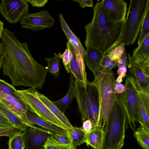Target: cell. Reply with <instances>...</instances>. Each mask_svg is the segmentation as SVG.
I'll return each mask as SVG.
<instances>
[{"mask_svg": "<svg viewBox=\"0 0 149 149\" xmlns=\"http://www.w3.org/2000/svg\"><path fill=\"white\" fill-rule=\"evenodd\" d=\"M3 57V51L2 43L0 42V69L2 66V64Z\"/></svg>", "mask_w": 149, "mask_h": 149, "instance_id": "obj_42", "label": "cell"}, {"mask_svg": "<svg viewBox=\"0 0 149 149\" xmlns=\"http://www.w3.org/2000/svg\"><path fill=\"white\" fill-rule=\"evenodd\" d=\"M20 130L12 124L0 121V136L10 137Z\"/></svg>", "mask_w": 149, "mask_h": 149, "instance_id": "obj_31", "label": "cell"}, {"mask_svg": "<svg viewBox=\"0 0 149 149\" xmlns=\"http://www.w3.org/2000/svg\"><path fill=\"white\" fill-rule=\"evenodd\" d=\"M53 138L61 143L72 145L71 140L67 132L66 133L64 134L55 133Z\"/></svg>", "mask_w": 149, "mask_h": 149, "instance_id": "obj_35", "label": "cell"}, {"mask_svg": "<svg viewBox=\"0 0 149 149\" xmlns=\"http://www.w3.org/2000/svg\"><path fill=\"white\" fill-rule=\"evenodd\" d=\"M38 96L41 101L46 105L50 111L63 123L71 130L73 128L68 120L59 109L53 102L51 101L47 97L38 92Z\"/></svg>", "mask_w": 149, "mask_h": 149, "instance_id": "obj_21", "label": "cell"}, {"mask_svg": "<svg viewBox=\"0 0 149 149\" xmlns=\"http://www.w3.org/2000/svg\"><path fill=\"white\" fill-rule=\"evenodd\" d=\"M149 0H131L125 21L121 43L125 45L135 42L148 8Z\"/></svg>", "mask_w": 149, "mask_h": 149, "instance_id": "obj_6", "label": "cell"}, {"mask_svg": "<svg viewBox=\"0 0 149 149\" xmlns=\"http://www.w3.org/2000/svg\"><path fill=\"white\" fill-rule=\"evenodd\" d=\"M128 58L126 78L134 79L139 91L149 93V57H131L129 54Z\"/></svg>", "mask_w": 149, "mask_h": 149, "instance_id": "obj_9", "label": "cell"}, {"mask_svg": "<svg viewBox=\"0 0 149 149\" xmlns=\"http://www.w3.org/2000/svg\"><path fill=\"white\" fill-rule=\"evenodd\" d=\"M22 131L20 130L9 137L8 143L9 149H24V141L22 137Z\"/></svg>", "mask_w": 149, "mask_h": 149, "instance_id": "obj_26", "label": "cell"}, {"mask_svg": "<svg viewBox=\"0 0 149 149\" xmlns=\"http://www.w3.org/2000/svg\"><path fill=\"white\" fill-rule=\"evenodd\" d=\"M0 121L5 123L12 124L10 121L8 120V119L3 114L0 112Z\"/></svg>", "mask_w": 149, "mask_h": 149, "instance_id": "obj_43", "label": "cell"}, {"mask_svg": "<svg viewBox=\"0 0 149 149\" xmlns=\"http://www.w3.org/2000/svg\"><path fill=\"white\" fill-rule=\"evenodd\" d=\"M74 91L82 122L89 120L93 127L96 126L99 110V95L97 88L89 81L84 87L75 79Z\"/></svg>", "mask_w": 149, "mask_h": 149, "instance_id": "obj_5", "label": "cell"}, {"mask_svg": "<svg viewBox=\"0 0 149 149\" xmlns=\"http://www.w3.org/2000/svg\"><path fill=\"white\" fill-rule=\"evenodd\" d=\"M60 58L62 59L63 65L67 72L69 65L72 58V53L68 46H67V48L64 52L61 55Z\"/></svg>", "mask_w": 149, "mask_h": 149, "instance_id": "obj_34", "label": "cell"}, {"mask_svg": "<svg viewBox=\"0 0 149 149\" xmlns=\"http://www.w3.org/2000/svg\"><path fill=\"white\" fill-rule=\"evenodd\" d=\"M16 89L9 84L0 90V102L5 105L18 116L27 126H33L34 124L27 119L26 113L29 111L26 104L15 93Z\"/></svg>", "mask_w": 149, "mask_h": 149, "instance_id": "obj_10", "label": "cell"}, {"mask_svg": "<svg viewBox=\"0 0 149 149\" xmlns=\"http://www.w3.org/2000/svg\"><path fill=\"white\" fill-rule=\"evenodd\" d=\"M127 9V3L123 0H102V13L111 21L125 22Z\"/></svg>", "mask_w": 149, "mask_h": 149, "instance_id": "obj_14", "label": "cell"}, {"mask_svg": "<svg viewBox=\"0 0 149 149\" xmlns=\"http://www.w3.org/2000/svg\"><path fill=\"white\" fill-rule=\"evenodd\" d=\"M125 46L124 43L120 44L112 49L108 55L112 60L115 61L125 51Z\"/></svg>", "mask_w": 149, "mask_h": 149, "instance_id": "obj_32", "label": "cell"}, {"mask_svg": "<svg viewBox=\"0 0 149 149\" xmlns=\"http://www.w3.org/2000/svg\"><path fill=\"white\" fill-rule=\"evenodd\" d=\"M74 1L78 3L80 6L83 8L87 7H93V5L92 0H73Z\"/></svg>", "mask_w": 149, "mask_h": 149, "instance_id": "obj_38", "label": "cell"}, {"mask_svg": "<svg viewBox=\"0 0 149 149\" xmlns=\"http://www.w3.org/2000/svg\"><path fill=\"white\" fill-rule=\"evenodd\" d=\"M20 22L22 27L35 31L53 27L55 20L48 11L44 10L35 13L28 12Z\"/></svg>", "mask_w": 149, "mask_h": 149, "instance_id": "obj_13", "label": "cell"}, {"mask_svg": "<svg viewBox=\"0 0 149 149\" xmlns=\"http://www.w3.org/2000/svg\"><path fill=\"white\" fill-rule=\"evenodd\" d=\"M126 90V88L125 85L121 83L116 82L114 87V92L115 94H120Z\"/></svg>", "mask_w": 149, "mask_h": 149, "instance_id": "obj_39", "label": "cell"}, {"mask_svg": "<svg viewBox=\"0 0 149 149\" xmlns=\"http://www.w3.org/2000/svg\"><path fill=\"white\" fill-rule=\"evenodd\" d=\"M38 92L36 89L33 88L15 90L17 96L27 106L29 111L63 130L70 131L41 101L38 96Z\"/></svg>", "mask_w": 149, "mask_h": 149, "instance_id": "obj_7", "label": "cell"}, {"mask_svg": "<svg viewBox=\"0 0 149 149\" xmlns=\"http://www.w3.org/2000/svg\"><path fill=\"white\" fill-rule=\"evenodd\" d=\"M137 109L139 123L143 129L149 132V93L138 91Z\"/></svg>", "mask_w": 149, "mask_h": 149, "instance_id": "obj_16", "label": "cell"}, {"mask_svg": "<svg viewBox=\"0 0 149 149\" xmlns=\"http://www.w3.org/2000/svg\"><path fill=\"white\" fill-rule=\"evenodd\" d=\"M82 127L85 133L90 131L93 127L91 122L89 120H86L83 122Z\"/></svg>", "mask_w": 149, "mask_h": 149, "instance_id": "obj_40", "label": "cell"}, {"mask_svg": "<svg viewBox=\"0 0 149 149\" xmlns=\"http://www.w3.org/2000/svg\"><path fill=\"white\" fill-rule=\"evenodd\" d=\"M74 78L73 74L70 73V84L68 93L63 98L57 101L53 102L56 107L64 114L66 109L75 98L74 91Z\"/></svg>", "mask_w": 149, "mask_h": 149, "instance_id": "obj_22", "label": "cell"}, {"mask_svg": "<svg viewBox=\"0 0 149 149\" xmlns=\"http://www.w3.org/2000/svg\"><path fill=\"white\" fill-rule=\"evenodd\" d=\"M54 132L38 126H26L22 131L26 149H45L48 139L54 137Z\"/></svg>", "mask_w": 149, "mask_h": 149, "instance_id": "obj_11", "label": "cell"}, {"mask_svg": "<svg viewBox=\"0 0 149 149\" xmlns=\"http://www.w3.org/2000/svg\"><path fill=\"white\" fill-rule=\"evenodd\" d=\"M149 34V7L148 8L140 28L138 40V46H139L144 38Z\"/></svg>", "mask_w": 149, "mask_h": 149, "instance_id": "obj_29", "label": "cell"}, {"mask_svg": "<svg viewBox=\"0 0 149 149\" xmlns=\"http://www.w3.org/2000/svg\"><path fill=\"white\" fill-rule=\"evenodd\" d=\"M127 72V68H118L117 70V74L119 76H120L123 79L126 76Z\"/></svg>", "mask_w": 149, "mask_h": 149, "instance_id": "obj_41", "label": "cell"}, {"mask_svg": "<svg viewBox=\"0 0 149 149\" xmlns=\"http://www.w3.org/2000/svg\"><path fill=\"white\" fill-rule=\"evenodd\" d=\"M100 65L102 70L109 71L117 66L115 61L112 60L108 54L104 55Z\"/></svg>", "mask_w": 149, "mask_h": 149, "instance_id": "obj_33", "label": "cell"}, {"mask_svg": "<svg viewBox=\"0 0 149 149\" xmlns=\"http://www.w3.org/2000/svg\"><path fill=\"white\" fill-rule=\"evenodd\" d=\"M27 2H29L32 6L41 7L44 6L48 2L47 0H25Z\"/></svg>", "mask_w": 149, "mask_h": 149, "instance_id": "obj_37", "label": "cell"}, {"mask_svg": "<svg viewBox=\"0 0 149 149\" xmlns=\"http://www.w3.org/2000/svg\"><path fill=\"white\" fill-rule=\"evenodd\" d=\"M61 54L60 52L58 54L54 53V57L45 58L48 64L47 67L48 72L56 76L59 75L61 68L60 56Z\"/></svg>", "mask_w": 149, "mask_h": 149, "instance_id": "obj_25", "label": "cell"}, {"mask_svg": "<svg viewBox=\"0 0 149 149\" xmlns=\"http://www.w3.org/2000/svg\"><path fill=\"white\" fill-rule=\"evenodd\" d=\"M126 90L117 94L127 114L129 124L134 132L136 130V122L139 123L137 113V97L138 90L134 79L127 77L125 85Z\"/></svg>", "mask_w": 149, "mask_h": 149, "instance_id": "obj_8", "label": "cell"}, {"mask_svg": "<svg viewBox=\"0 0 149 149\" xmlns=\"http://www.w3.org/2000/svg\"><path fill=\"white\" fill-rule=\"evenodd\" d=\"M131 57H149V34L133 51Z\"/></svg>", "mask_w": 149, "mask_h": 149, "instance_id": "obj_27", "label": "cell"}, {"mask_svg": "<svg viewBox=\"0 0 149 149\" xmlns=\"http://www.w3.org/2000/svg\"><path fill=\"white\" fill-rule=\"evenodd\" d=\"M102 0L97 2L93 8L92 21L86 25L84 41L86 47L96 48L107 55L114 48L121 44L125 22H115L108 20L102 13Z\"/></svg>", "mask_w": 149, "mask_h": 149, "instance_id": "obj_2", "label": "cell"}, {"mask_svg": "<svg viewBox=\"0 0 149 149\" xmlns=\"http://www.w3.org/2000/svg\"><path fill=\"white\" fill-rule=\"evenodd\" d=\"M123 78L122 77L120 76H119L115 80V82L117 83H121L123 81Z\"/></svg>", "mask_w": 149, "mask_h": 149, "instance_id": "obj_45", "label": "cell"}, {"mask_svg": "<svg viewBox=\"0 0 149 149\" xmlns=\"http://www.w3.org/2000/svg\"><path fill=\"white\" fill-rule=\"evenodd\" d=\"M0 112L8 118L14 126L20 130L23 131L27 126L20 118L1 102Z\"/></svg>", "mask_w": 149, "mask_h": 149, "instance_id": "obj_23", "label": "cell"}, {"mask_svg": "<svg viewBox=\"0 0 149 149\" xmlns=\"http://www.w3.org/2000/svg\"><path fill=\"white\" fill-rule=\"evenodd\" d=\"M115 61L117 66L118 67V68H127L128 62L126 52H125L121 56L115 60Z\"/></svg>", "mask_w": 149, "mask_h": 149, "instance_id": "obj_36", "label": "cell"}, {"mask_svg": "<svg viewBox=\"0 0 149 149\" xmlns=\"http://www.w3.org/2000/svg\"><path fill=\"white\" fill-rule=\"evenodd\" d=\"M134 135L143 149H149V132L143 129L140 126L134 132Z\"/></svg>", "mask_w": 149, "mask_h": 149, "instance_id": "obj_28", "label": "cell"}, {"mask_svg": "<svg viewBox=\"0 0 149 149\" xmlns=\"http://www.w3.org/2000/svg\"><path fill=\"white\" fill-rule=\"evenodd\" d=\"M3 23L0 20V39L2 37L4 29L3 27Z\"/></svg>", "mask_w": 149, "mask_h": 149, "instance_id": "obj_44", "label": "cell"}, {"mask_svg": "<svg viewBox=\"0 0 149 149\" xmlns=\"http://www.w3.org/2000/svg\"><path fill=\"white\" fill-rule=\"evenodd\" d=\"M29 5L25 0H2L0 12L4 18L11 24L20 21L28 12Z\"/></svg>", "mask_w": 149, "mask_h": 149, "instance_id": "obj_12", "label": "cell"}, {"mask_svg": "<svg viewBox=\"0 0 149 149\" xmlns=\"http://www.w3.org/2000/svg\"><path fill=\"white\" fill-rule=\"evenodd\" d=\"M84 60L88 69L94 74V78L97 77L102 70L100 63L105 54L98 49L88 46L86 47Z\"/></svg>", "mask_w": 149, "mask_h": 149, "instance_id": "obj_17", "label": "cell"}, {"mask_svg": "<svg viewBox=\"0 0 149 149\" xmlns=\"http://www.w3.org/2000/svg\"><path fill=\"white\" fill-rule=\"evenodd\" d=\"M59 18L61 28L66 36L68 40L70 41L77 52L82 57L84 58L86 51L82 45L80 39L70 28L61 14H60Z\"/></svg>", "mask_w": 149, "mask_h": 149, "instance_id": "obj_19", "label": "cell"}, {"mask_svg": "<svg viewBox=\"0 0 149 149\" xmlns=\"http://www.w3.org/2000/svg\"><path fill=\"white\" fill-rule=\"evenodd\" d=\"M104 133L102 128L95 126L90 131L85 133L84 143L94 149H103Z\"/></svg>", "mask_w": 149, "mask_h": 149, "instance_id": "obj_18", "label": "cell"}, {"mask_svg": "<svg viewBox=\"0 0 149 149\" xmlns=\"http://www.w3.org/2000/svg\"><path fill=\"white\" fill-rule=\"evenodd\" d=\"M114 75L112 70H102L94 78L91 84L97 88L98 93L99 114L96 126L104 130L114 102L116 99L114 87L115 84Z\"/></svg>", "mask_w": 149, "mask_h": 149, "instance_id": "obj_4", "label": "cell"}, {"mask_svg": "<svg viewBox=\"0 0 149 149\" xmlns=\"http://www.w3.org/2000/svg\"><path fill=\"white\" fill-rule=\"evenodd\" d=\"M66 45L72 54V59L69 65L67 72L72 74L75 79L86 87L89 81L87 79L84 58L75 49L69 41L68 40Z\"/></svg>", "mask_w": 149, "mask_h": 149, "instance_id": "obj_15", "label": "cell"}, {"mask_svg": "<svg viewBox=\"0 0 149 149\" xmlns=\"http://www.w3.org/2000/svg\"><path fill=\"white\" fill-rule=\"evenodd\" d=\"M1 41L3 51V74L8 76L13 86L41 89L48 71L33 58L27 43H22L14 33L4 29Z\"/></svg>", "mask_w": 149, "mask_h": 149, "instance_id": "obj_1", "label": "cell"}, {"mask_svg": "<svg viewBox=\"0 0 149 149\" xmlns=\"http://www.w3.org/2000/svg\"><path fill=\"white\" fill-rule=\"evenodd\" d=\"M128 124L126 112L116 94V99L104 131L103 149H121Z\"/></svg>", "mask_w": 149, "mask_h": 149, "instance_id": "obj_3", "label": "cell"}, {"mask_svg": "<svg viewBox=\"0 0 149 149\" xmlns=\"http://www.w3.org/2000/svg\"><path fill=\"white\" fill-rule=\"evenodd\" d=\"M45 149H76V148L71 145L61 143L56 140L53 137L49 138L45 146Z\"/></svg>", "mask_w": 149, "mask_h": 149, "instance_id": "obj_30", "label": "cell"}, {"mask_svg": "<svg viewBox=\"0 0 149 149\" xmlns=\"http://www.w3.org/2000/svg\"><path fill=\"white\" fill-rule=\"evenodd\" d=\"M26 116L27 119L31 122L55 133L64 134L68 131L41 118L33 113L28 111Z\"/></svg>", "mask_w": 149, "mask_h": 149, "instance_id": "obj_20", "label": "cell"}, {"mask_svg": "<svg viewBox=\"0 0 149 149\" xmlns=\"http://www.w3.org/2000/svg\"></svg>", "mask_w": 149, "mask_h": 149, "instance_id": "obj_46", "label": "cell"}, {"mask_svg": "<svg viewBox=\"0 0 149 149\" xmlns=\"http://www.w3.org/2000/svg\"><path fill=\"white\" fill-rule=\"evenodd\" d=\"M68 134L71 140L72 145L75 147L81 145L84 143L85 132L82 127H73L70 131H68Z\"/></svg>", "mask_w": 149, "mask_h": 149, "instance_id": "obj_24", "label": "cell"}]
</instances>
